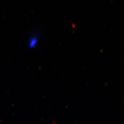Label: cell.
I'll return each instance as SVG.
<instances>
[{"mask_svg": "<svg viewBox=\"0 0 124 124\" xmlns=\"http://www.w3.org/2000/svg\"><path fill=\"white\" fill-rule=\"evenodd\" d=\"M39 41V35L38 32L32 33L28 40V46L29 48H34L38 44Z\"/></svg>", "mask_w": 124, "mask_h": 124, "instance_id": "6da1fadb", "label": "cell"}]
</instances>
